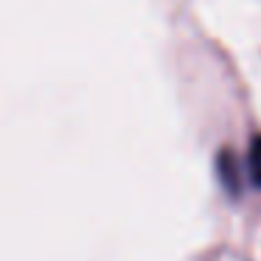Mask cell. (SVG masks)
Returning <instances> with one entry per match:
<instances>
[{
	"label": "cell",
	"instance_id": "6da1fadb",
	"mask_svg": "<svg viewBox=\"0 0 261 261\" xmlns=\"http://www.w3.org/2000/svg\"><path fill=\"white\" fill-rule=\"evenodd\" d=\"M250 177L255 186H261V138H255L250 149Z\"/></svg>",
	"mask_w": 261,
	"mask_h": 261
}]
</instances>
